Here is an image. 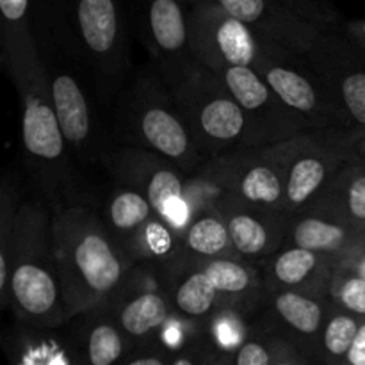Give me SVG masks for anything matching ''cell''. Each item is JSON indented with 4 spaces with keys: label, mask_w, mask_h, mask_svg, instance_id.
<instances>
[{
    "label": "cell",
    "mask_w": 365,
    "mask_h": 365,
    "mask_svg": "<svg viewBox=\"0 0 365 365\" xmlns=\"http://www.w3.org/2000/svg\"><path fill=\"white\" fill-rule=\"evenodd\" d=\"M0 307L34 327L59 328L75 319L53 248L52 209L39 195L21 202L13 232L0 245Z\"/></svg>",
    "instance_id": "obj_1"
},
{
    "label": "cell",
    "mask_w": 365,
    "mask_h": 365,
    "mask_svg": "<svg viewBox=\"0 0 365 365\" xmlns=\"http://www.w3.org/2000/svg\"><path fill=\"white\" fill-rule=\"evenodd\" d=\"M52 235L63 291L75 317L109 302L134 267L100 210L82 200L52 209Z\"/></svg>",
    "instance_id": "obj_2"
},
{
    "label": "cell",
    "mask_w": 365,
    "mask_h": 365,
    "mask_svg": "<svg viewBox=\"0 0 365 365\" xmlns=\"http://www.w3.org/2000/svg\"><path fill=\"white\" fill-rule=\"evenodd\" d=\"M2 63L20 95L21 145L39 196L50 209L81 202L71 168V150L57 120L38 43Z\"/></svg>",
    "instance_id": "obj_3"
},
{
    "label": "cell",
    "mask_w": 365,
    "mask_h": 365,
    "mask_svg": "<svg viewBox=\"0 0 365 365\" xmlns=\"http://www.w3.org/2000/svg\"><path fill=\"white\" fill-rule=\"evenodd\" d=\"M118 109L121 143L153 150L187 173L207 159L155 64L121 93Z\"/></svg>",
    "instance_id": "obj_4"
},
{
    "label": "cell",
    "mask_w": 365,
    "mask_h": 365,
    "mask_svg": "<svg viewBox=\"0 0 365 365\" xmlns=\"http://www.w3.org/2000/svg\"><path fill=\"white\" fill-rule=\"evenodd\" d=\"M170 89L207 159L266 146L248 114L210 68L196 61Z\"/></svg>",
    "instance_id": "obj_5"
},
{
    "label": "cell",
    "mask_w": 365,
    "mask_h": 365,
    "mask_svg": "<svg viewBox=\"0 0 365 365\" xmlns=\"http://www.w3.org/2000/svg\"><path fill=\"white\" fill-rule=\"evenodd\" d=\"M159 277L173 312L202 324L223 307L260 299L266 292L259 264L239 257L184 259Z\"/></svg>",
    "instance_id": "obj_6"
},
{
    "label": "cell",
    "mask_w": 365,
    "mask_h": 365,
    "mask_svg": "<svg viewBox=\"0 0 365 365\" xmlns=\"http://www.w3.org/2000/svg\"><path fill=\"white\" fill-rule=\"evenodd\" d=\"M255 70L266 78L285 106L310 125L312 132L353 125L305 53L289 50L267 39Z\"/></svg>",
    "instance_id": "obj_7"
},
{
    "label": "cell",
    "mask_w": 365,
    "mask_h": 365,
    "mask_svg": "<svg viewBox=\"0 0 365 365\" xmlns=\"http://www.w3.org/2000/svg\"><path fill=\"white\" fill-rule=\"evenodd\" d=\"M102 164L118 184L148 198L153 209L168 217L178 232L185 227L189 220L185 202L187 171L153 150L128 143H110Z\"/></svg>",
    "instance_id": "obj_8"
},
{
    "label": "cell",
    "mask_w": 365,
    "mask_h": 365,
    "mask_svg": "<svg viewBox=\"0 0 365 365\" xmlns=\"http://www.w3.org/2000/svg\"><path fill=\"white\" fill-rule=\"evenodd\" d=\"M189 39L195 59L210 70L225 64L255 68L267 41L216 0H192Z\"/></svg>",
    "instance_id": "obj_9"
},
{
    "label": "cell",
    "mask_w": 365,
    "mask_h": 365,
    "mask_svg": "<svg viewBox=\"0 0 365 365\" xmlns=\"http://www.w3.org/2000/svg\"><path fill=\"white\" fill-rule=\"evenodd\" d=\"M274 148L284 173V210L287 217L316 207L346 164L317 132L274 143Z\"/></svg>",
    "instance_id": "obj_10"
},
{
    "label": "cell",
    "mask_w": 365,
    "mask_h": 365,
    "mask_svg": "<svg viewBox=\"0 0 365 365\" xmlns=\"http://www.w3.org/2000/svg\"><path fill=\"white\" fill-rule=\"evenodd\" d=\"M309 63L344 109L353 125L365 127V50L348 31H323L309 52Z\"/></svg>",
    "instance_id": "obj_11"
},
{
    "label": "cell",
    "mask_w": 365,
    "mask_h": 365,
    "mask_svg": "<svg viewBox=\"0 0 365 365\" xmlns=\"http://www.w3.org/2000/svg\"><path fill=\"white\" fill-rule=\"evenodd\" d=\"M212 71L248 114L264 145H274L298 134L312 132L310 125L285 106L284 100L255 68L225 64Z\"/></svg>",
    "instance_id": "obj_12"
},
{
    "label": "cell",
    "mask_w": 365,
    "mask_h": 365,
    "mask_svg": "<svg viewBox=\"0 0 365 365\" xmlns=\"http://www.w3.org/2000/svg\"><path fill=\"white\" fill-rule=\"evenodd\" d=\"M41 57L48 73L57 120L68 146L82 163H103L110 143L102 138L100 128H96L88 95L78 84L73 71L61 63L56 52H41Z\"/></svg>",
    "instance_id": "obj_13"
},
{
    "label": "cell",
    "mask_w": 365,
    "mask_h": 365,
    "mask_svg": "<svg viewBox=\"0 0 365 365\" xmlns=\"http://www.w3.org/2000/svg\"><path fill=\"white\" fill-rule=\"evenodd\" d=\"M121 330L134 342L153 339L173 314L170 294L159 273L134 266L121 287L103 303Z\"/></svg>",
    "instance_id": "obj_14"
},
{
    "label": "cell",
    "mask_w": 365,
    "mask_h": 365,
    "mask_svg": "<svg viewBox=\"0 0 365 365\" xmlns=\"http://www.w3.org/2000/svg\"><path fill=\"white\" fill-rule=\"evenodd\" d=\"M141 36L168 86L196 63L189 39V6L185 0H145Z\"/></svg>",
    "instance_id": "obj_15"
},
{
    "label": "cell",
    "mask_w": 365,
    "mask_h": 365,
    "mask_svg": "<svg viewBox=\"0 0 365 365\" xmlns=\"http://www.w3.org/2000/svg\"><path fill=\"white\" fill-rule=\"evenodd\" d=\"M232 198L284 214V173L274 145L253 146L216 155Z\"/></svg>",
    "instance_id": "obj_16"
},
{
    "label": "cell",
    "mask_w": 365,
    "mask_h": 365,
    "mask_svg": "<svg viewBox=\"0 0 365 365\" xmlns=\"http://www.w3.org/2000/svg\"><path fill=\"white\" fill-rule=\"evenodd\" d=\"M331 305L334 302L330 296L266 287L257 321L289 339L305 353L310 364H316L317 339Z\"/></svg>",
    "instance_id": "obj_17"
},
{
    "label": "cell",
    "mask_w": 365,
    "mask_h": 365,
    "mask_svg": "<svg viewBox=\"0 0 365 365\" xmlns=\"http://www.w3.org/2000/svg\"><path fill=\"white\" fill-rule=\"evenodd\" d=\"M239 259L259 264L285 246L287 216L228 196L220 207Z\"/></svg>",
    "instance_id": "obj_18"
},
{
    "label": "cell",
    "mask_w": 365,
    "mask_h": 365,
    "mask_svg": "<svg viewBox=\"0 0 365 365\" xmlns=\"http://www.w3.org/2000/svg\"><path fill=\"white\" fill-rule=\"evenodd\" d=\"M221 7L245 21L264 38L294 52L307 53L321 29L303 20L277 0H216Z\"/></svg>",
    "instance_id": "obj_19"
},
{
    "label": "cell",
    "mask_w": 365,
    "mask_h": 365,
    "mask_svg": "<svg viewBox=\"0 0 365 365\" xmlns=\"http://www.w3.org/2000/svg\"><path fill=\"white\" fill-rule=\"evenodd\" d=\"M335 260L302 246L285 245L266 260L259 262L267 289H292L330 296Z\"/></svg>",
    "instance_id": "obj_20"
},
{
    "label": "cell",
    "mask_w": 365,
    "mask_h": 365,
    "mask_svg": "<svg viewBox=\"0 0 365 365\" xmlns=\"http://www.w3.org/2000/svg\"><path fill=\"white\" fill-rule=\"evenodd\" d=\"M365 241V227L324 210L310 209L292 214L285 225V245L323 253L335 262Z\"/></svg>",
    "instance_id": "obj_21"
},
{
    "label": "cell",
    "mask_w": 365,
    "mask_h": 365,
    "mask_svg": "<svg viewBox=\"0 0 365 365\" xmlns=\"http://www.w3.org/2000/svg\"><path fill=\"white\" fill-rule=\"evenodd\" d=\"M82 319L77 331V360L89 365H123L132 349V341L121 330L106 307H98L78 316Z\"/></svg>",
    "instance_id": "obj_22"
},
{
    "label": "cell",
    "mask_w": 365,
    "mask_h": 365,
    "mask_svg": "<svg viewBox=\"0 0 365 365\" xmlns=\"http://www.w3.org/2000/svg\"><path fill=\"white\" fill-rule=\"evenodd\" d=\"M185 259H223L237 257L220 209H203L191 214L180 230Z\"/></svg>",
    "instance_id": "obj_23"
},
{
    "label": "cell",
    "mask_w": 365,
    "mask_h": 365,
    "mask_svg": "<svg viewBox=\"0 0 365 365\" xmlns=\"http://www.w3.org/2000/svg\"><path fill=\"white\" fill-rule=\"evenodd\" d=\"M259 319V317H257ZM305 353L289 339L255 321L252 331L235 351L225 356V365H305Z\"/></svg>",
    "instance_id": "obj_24"
},
{
    "label": "cell",
    "mask_w": 365,
    "mask_h": 365,
    "mask_svg": "<svg viewBox=\"0 0 365 365\" xmlns=\"http://www.w3.org/2000/svg\"><path fill=\"white\" fill-rule=\"evenodd\" d=\"M155 212L148 198L135 189L118 184V187L107 198L106 205L100 210L102 220L121 250L134 237L135 232L143 227L146 220Z\"/></svg>",
    "instance_id": "obj_25"
},
{
    "label": "cell",
    "mask_w": 365,
    "mask_h": 365,
    "mask_svg": "<svg viewBox=\"0 0 365 365\" xmlns=\"http://www.w3.org/2000/svg\"><path fill=\"white\" fill-rule=\"evenodd\" d=\"M312 209L335 214L365 227V168L344 164L327 195Z\"/></svg>",
    "instance_id": "obj_26"
},
{
    "label": "cell",
    "mask_w": 365,
    "mask_h": 365,
    "mask_svg": "<svg viewBox=\"0 0 365 365\" xmlns=\"http://www.w3.org/2000/svg\"><path fill=\"white\" fill-rule=\"evenodd\" d=\"M362 317L341 309L334 303L321 328L316 346V364H344L359 331Z\"/></svg>",
    "instance_id": "obj_27"
},
{
    "label": "cell",
    "mask_w": 365,
    "mask_h": 365,
    "mask_svg": "<svg viewBox=\"0 0 365 365\" xmlns=\"http://www.w3.org/2000/svg\"><path fill=\"white\" fill-rule=\"evenodd\" d=\"M56 328L34 327L21 323V331H14L13 362L18 364H70L73 356L64 355V349L48 337Z\"/></svg>",
    "instance_id": "obj_28"
},
{
    "label": "cell",
    "mask_w": 365,
    "mask_h": 365,
    "mask_svg": "<svg viewBox=\"0 0 365 365\" xmlns=\"http://www.w3.org/2000/svg\"><path fill=\"white\" fill-rule=\"evenodd\" d=\"M2 11V57H9L20 52L27 45L36 43L32 31L31 0H0Z\"/></svg>",
    "instance_id": "obj_29"
},
{
    "label": "cell",
    "mask_w": 365,
    "mask_h": 365,
    "mask_svg": "<svg viewBox=\"0 0 365 365\" xmlns=\"http://www.w3.org/2000/svg\"><path fill=\"white\" fill-rule=\"evenodd\" d=\"M330 298L341 309L365 317V280L341 264H335Z\"/></svg>",
    "instance_id": "obj_30"
},
{
    "label": "cell",
    "mask_w": 365,
    "mask_h": 365,
    "mask_svg": "<svg viewBox=\"0 0 365 365\" xmlns=\"http://www.w3.org/2000/svg\"><path fill=\"white\" fill-rule=\"evenodd\" d=\"M317 135L331 150H335L346 164H359L365 168V127L349 125V127L317 132Z\"/></svg>",
    "instance_id": "obj_31"
},
{
    "label": "cell",
    "mask_w": 365,
    "mask_h": 365,
    "mask_svg": "<svg viewBox=\"0 0 365 365\" xmlns=\"http://www.w3.org/2000/svg\"><path fill=\"white\" fill-rule=\"evenodd\" d=\"M289 11L310 21L321 31H334L341 27V14L330 0H277Z\"/></svg>",
    "instance_id": "obj_32"
},
{
    "label": "cell",
    "mask_w": 365,
    "mask_h": 365,
    "mask_svg": "<svg viewBox=\"0 0 365 365\" xmlns=\"http://www.w3.org/2000/svg\"><path fill=\"white\" fill-rule=\"evenodd\" d=\"M171 353L157 339L134 342L123 365H171Z\"/></svg>",
    "instance_id": "obj_33"
},
{
    "label": "cell",
    "mask_w": 365,
    "mask_h": 365,
    "mask_svg": "<svg viewBox=\"0 0 365 365\" xmlns=\"http://www.w3.org/2000/svg\"><path fill=\"white\" fill-rule=\"evenodd\" d=\"M344 365H365V317L360 319L359 331L344 359Z\"/></svg>",
    "instance_id": "obj_34"
},
{
    "label": "cell",
    "mask_w": 365,
    "mask_h": 365,
    "mask_svg": "<svg viewBox=\"0 0 365 365\" xmlns=\"http://www.w3.org/2000/svg\"><path fill=\"white\" fill-rule=\"evenodd\" d=\"M337 264L346 266L348 269H351L353 273H356L359 277H362L365 280V241L362 242V245L356 246L351 253H348L344 259L339 260Z\"/></svg>",
    "instance_id": "obj_35"
}]
</instances>
